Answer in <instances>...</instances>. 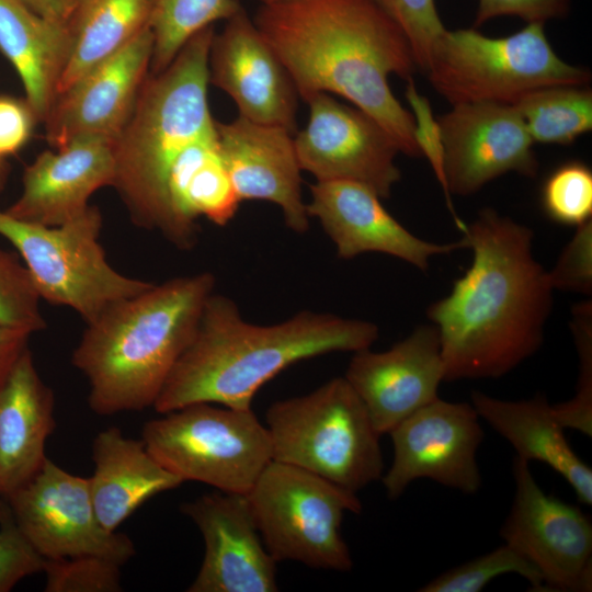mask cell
I'll use <instances>...</instances> for the list:
<instances>
[{
	"instance_id": "1",
	"label": "cell",
	"mask_w": 592,
	"mask_h": 592,
	"mask_svg": "<svg viewBox=\"0 0 592 592\" xmlns=\"http://www.w3.org/2000/svg\"><path fill=\"white\" fill-rule=\"evenodd\" d=\"M462 232L471 264L426 315L439 332L444 380L499 378L542 346L554 288L527 226L488 207Z\"/></svg>"
},
{
	"instance_id": "2",
	"label": "cell",
	"mask_w": 592,
	"mask_h": 592,
	"mask_svg": "<svg viewBox=\"0 0 592 592\" xmlns=\"http://www.w3.org/2000/svg\"><path fill=\"white\" fill-rule=\"evenodd\" d=\"M307 102L333 93L361 109L399 151L419 157L414 122L389 87V76L417 69L401 29L373 0H281L252 19Z\"/></svg>"
},
{
	"instance_id": "3",
	"label": "cell",
	"mask_w": 592,
	"mask_h": 592,
	"mask_svg": "<svg viewBox=\"0 0 592 592\" xmlns=\"http://www.w3.org/2000/svg\"><path fill=\"white\" fill-rule=\"evenodd\" d=\"M378 334L374 322L310 310L254 325L232 299L213 293L152 408L161 414L196 402L251 409L258 390L294 363L368 349Z\"/></svg>"
},
{
	"instance_id": "4",
	"label": "cell",
	"mask_w": 592,
	"mask_h": 592,
	"mask_svg": "<svg viewBox=\"0 0 592 592\" xmlns=\"http://www.w3.org/2000/svg\"><path fill=\"white\" fill-rule=\"evenodd\" d=\"M216 278L210 272L170 278L121 299L86 323L71 356L99 415L152 407L191 343Z\"/></svg>"
},
{
	"instance_id": "5",
	"label": "cell",
	"mask_w": 592,
	"mask_h": 592,
	"mask_svg": "<svg viewBox=\"0 0 592 592\" xmlns=\"http://www.w3.org/2000/svg\"><path fill=\"white\" fill-rule=\"evenodd\" d=\"M214 25L196 33L172 62L148 73L121 134L112 141L115 187L135 225L167 240L170 169L183 149L215 125L208 104V56Z\"/></svg>"
},
{
	"instance_id": "6",
	"label": "cell",
	"mask_w": 592,
	"mask_h": 592,
	"mask_svg": "<svg viewBox=\"0 0 592 592\" xmlns=\"http://www.w3.org/2000/svg\"><path fill=\"white\" fill-rule=\"evenodd\" d=\"M265 420L274 460L354 493L384 475L380 435L344 376L272 403Z\"/></svg>"
},
{
	"instance_id": "7",
	"label": "cell",
	"mask_w": 592,
	"mask_h": 592,
	"mask_svg": "<svg viewBox=\"0 0 592 592\" xmlns=\"http://www.w3.org/2000/svg\"><path fill=\"white\" fill-rule=\"evenodd\" d=\"M424 72L451 105L514 104L533 90L588 86L591 80L588 69L555 53L540 22L527 23L504 37H489L474 29L445 30Z\"/></svg>"
},
{
	"instance_id": "8",
	"label": "cell",
	"mask_w": 592,
	"mask_h": 592,
	"mask_svg": "<svg viewBox=\"0 0 592 592\" xmlns=\"http://www.w3.org/2000/svg\"><path fill=\"white\" fill-rule=\"evenodd\" d=\"M149 453L183 482L248 494L273 459L271 440L252 409L196 402L143 426Z\"/></svg>"
},
{
	"instance_id": "9",
	"label": "cell",
	"mask_w": 592,
	"mask_h": 592,
	"mask_svg": "<svg viewBox=\"0 0 592 592\" xmlns=\"http://www.w3.org/2000/svg\"><path fill=\"white\" fill-rule=\"evenodd\" d=\"M102 227V214L94 205L58 226L19 220L0 210V236L21 255L41 299L71 308L84 323L152 285L107 262L100 243Z\"/></svg>"
},
{
	"instance_id": "10",
	"label": "cell",
	"mask_w": 592,
	"mask_h": 592,
	"mask_svg": "<svg viewBox=\"0 0 592 592\" xmlns=\"http://www.w3.org/2000/svg\"><path fill=\"white\" fill-rule=\"evenodd\" d=\"M247 497L262 540L276 562L291 560L340 572L352 569L341 525L345 512L362 511L356 493L272 459Z\"/></svg>"
},
{
	"instance_id": "11",
	"label": "cell",
	"mask_w": 592,
	"mask_h": 592,
	"mask_svg": "<svg viewBox=\"0 0 592 592\" xmlns=\"http://www.w3.org/2000/svg\"><path fill=\"white\" fill-rule=\"evenodd\" d=\"M7 499L15 523L45 559L91 555L122 566L136 554L128 536L106 530L99 521L89 478L62 469L48 457Z\"/></svg>"
},
{
	"instance_id": "12",
	"label": "cell",
	"mask_w": 592,
	"mask_h": 592,
	"mask_svg": "<svg viewBox=\"0 0 592 592\" xmlns=\"http://www.w3.org/2000/svg\"><path fill=\"white\" fill-rule=\"evenodd\" d=\"M514 497L500 537L543 577V591H591L592 524L577 506L546 494L528 462L513 459Z\"/></svg>"
},
{
	"instance_id": "13",
	"label": "cell",
	"mask_w": 592,
	"mask_h": 592,
	"mask_svg": "<svg viewBox=\"0 0 592 592\" xmlns=\"http://www.w3.org/2000/svg\"><path fill=\"white\" fill-rule=\"evenodd\" d=\"M468 402L435 399L396 425L394 456L382 481L387 497H400L419 478L473 494L481 486L477 451L485 433Z\"/></svg>"
},
{
	"instance_id": "14",
	"label": "cell",
	"mask_w": 592,
	"mask_h": 592,
	"mask_svg": "<svg viewBox=\"0 0 592 592\" xmlns=\"http://www.w3.org/2000/svg\"><path fill=\"white\" fill-rule=\"evenodd\" d=\"M306 103L308 123L294 135L300 169L318 182H356L388 198L401 178L396 164L400 151L391 136L371 115L328 93Z\"/></svg>"
},
{
	"instance_id": "15",
	"label": "cell",
	"mask_w": 592,
	"mask_h": 592,
	"mask_svg": "<svg viewBox=\"0 0 592 592\" xmlns=\"http://www.w3.org/2000/svg\"><path fill=\"white\" fill-rule=\"evenodd\" d=\"M437 121L449 195L474 194L509 172L537 174L534 141L513 104H455Z\"/></svg>"
},
{
	"instance_id": "16",
	"label": "cell",
	"mask_w": 592,
	"mask_h": 592,
	"mask_svg": "<svg viewBox=\"0 0 592 592\" xmlns=\"http://www.w3.org/2000/svg\"><path fill=\"white\" fill-rule=\"evenodd\" d=\"M152 46L148 27L59 93L44 121L47 143L56 150L82 138L112 143L128 122L150 71Z\"/></svg>"
},
{
	"instance_id": "17",
	"label": "cell",
	"mask_w": 592,
	"mask_h": 592,
	"mask_svg": "<svg viewBox=\"0 0 592 592\" xmlns=\"http://www.w3.org/2000/svg\"><path fill=\"white\" fill-rule=\"evenodd\" d=\"M181 511L200 530L204 558L189 592H276V561L259 532L247 494L213 492Z\"/></svg>"
},
{
	"instance_id": "18",
	"label": "cell",
	"mask_w": 592,
	"mask_h": 592,
	"mask_svg": "<svg viewBox=\"0 0 592 592\" xmlns=\"http://www.w3.org/2000/svg\"><path fill=\"white\" fill-rule=\"evenodd\" d=\"M344 378L363 401L382 436L439 398L444 364L434 325L417 327L383 352H354Z\"/></svg>"
},
{
	"instance_id": "19",
	"label": "cell",
	"mask_w": 592,
	"mask_h": 592,
	"mask_svg": "<svg viewBox=\"0 0 592 592\" xmlns=\"http://www.w3.org/2000/svg\"><path fill=\"white\" fill-rule=\"evenodd\" d=\"M209 83L227 93L239 116L295 135L298 94L285 67L244 8L215 33L208 56Z\"/></svg>"
},
{
	"instance_id": "20",
	"label": "cell",
	"mask_w": 592,
	"mask_h": 592,
	"mask_svg": "<svg viewBox=\"0 0 592 592\" xmlns=\"http://www.w3.org/2000/svg\"><path fill=\"white\" fill-rule=\"evenodd\" d=\"M382 197L366 185L351 181H316L307 203L335 246L338 257L353 259L363 253H384L426 271L433 257L467 249L462 238L437 243L410 232L382 204Z\"/></svg>"
},
{
	"instance_id": "21",
	"label": "cell",
	"mask_w": 592,
	"mask_h": 592,
	"mask_svg": "<svg viewBox=\"0 0 592 592\" xmlns=\"http://www.w3.org/2000/svg\"><path fill=\"white\" fill-rule=\"evenodd\" d=\"M219 153L239 200L266 201L277 205L285 225L303 234L309 228L307 203L301 195V175L294 134L238 116L215 124Z\"/></svg>"
},
{
	"instance_id": "22",
	"label": "cell",
	"mask_w": 592,
	"mask_h": 592,
	"mask_svg": "<svg viewBox=\"0 0 592 592\" xmlns=\"http://www.w3.org/2000/svg\"><path fill=\"white\" fill-rule=\"evenodd\" d=\"M114 175L112 143L78 139L41 152L26 166L21 194L4 212L19 220L58 226L81 215L95 191L113 185Z\"/></svg>"
},
{
	"instance_id": "23",
	"label": "cell",
	"mask_w": 592,
	"mask_h": 592,
	"mask_svg": "<svg viewBox=\"0 0 592 592\" xmlns=\"http://www.w3.org/2000/svg\"><path fill=\"white\" fill-rule=\"evenodd\" d=\"M54 394L41 378L27 348L0 389V494L30 481L47 456L55 428Z\"/></svg>"
},
{
	"instance_id": "24",
	"label": "cell",
	"mask_w": 592,
	"mask_h": 592,
	"mask_svg": "<svg viewBox=\"0 0 592 592\" xmlns=\"http://www.w3.org/2000/svg\"><path fill=\"white\" fill-rule=\"evenodd\" d=\"M167 198L171 218L169 241L181 250L196 244L200 217L220 227L235 217L241 201L223 163L215 125L191 141L172 164Z\"/></svg>"
},
{
	"instance_id": "25",
	"label": "cell",
	"mask_w": 592,
	"mask_h": 592,
	"mask_svg": "<svg viewBox=\"0 0 592 592\" xmlns=\"http://www.w3.org/2000/svg\"><path fill=\"white\" fill-rule=\"evenodd\" d=\"M92 459L89 482L93 505L101 524L112 532L151 497L183 483L159 464L143 440L125 436L117 426L96 434Z\"/></svg>"
},
{
	"instance_id": "26",
	"label": "cell",
	"mask_w": 592,
	"mask_h": 592,
	"mask_svg": "<svg viewBox=\"0 0 592 592\" xmlns=\"http://www.w3.org/2000/svg\"><path fill=\"white\" fill-rule=\"evenodd\" d=\"M470 399L478 415L512 445L516 456L548 465L572 487L580 502L592 504V470L568 443L545 395L512 401L474 390Z\"/></svg>"
},
{
	"instance_id": "27",
	"label": "cell",
	"mask_w": 592,
	"mask_h": 592,
	"mask_svg": "<svg viewBox=\"0 0 592 592\" xmlns=\"http://www.w3.org/2000/svg\"><path fill=\"white\" fill-rule=\"evenodd\" d=\"M72 50L68 23L45 19L20 0H0V52L15 69L38 122L46 119Z\"/></svg>"
},
{
	"instance_id": "28",
	"label": "cell",
	"mask_w": 592,
	"mask_h": 592,
	"mask_svg": "<svg viewBox=\"0 0 592 592\" xmlns=\"http://www.w3.org/2000/svg\"><path fill=\"white\" fill-rule=\"evenodd\" d=\"M152 0H81L68 24L72 50L59 93L150 27Z\"/></svg>"
},
{
	"instance_id": "29",
	"label": "cell",
	"mask_w": 592,
	"mask_h": 592,
	"mask_svg": "<svg viewBox=\"0 0 592 592\" xmlns=\"http://www.w3.org/2000/svg\"><path fill=\"white\" fill-rule=\"evenodd\" d=\"M513 105L533 141L569 145L592 129V90L588 86L540 88Z\"/></svg>"
},
{
	"instance_id": "30",
	"label": "cell",
	"mask_w": 592,
	"mask_h": 592,
	"mask_svg": "<svg viewBox=\"0 0 592 592\" xmlns=\"http://www.w3.org/2000/svg\"><path fill=\"white\" fill-rule=\"evenodd\" d=\"M242 8L239 0H152L149 72L166 69L196 33L216 21H227Z\"/></svg>"
},
{
	"instance_id": "31",
	"label": "cell",
	"mask_w": 592,
	"mask_h": 592,
	"mask_svg": "<svg viewBox=\"0 0 592 592\" xmlns=\"http://www.w3.org/2000/svg\"><path fill=\"white\" fill-rule=\"evenodd\" d=\"M504 573L520 574L534 591H543V577L537 568L506 544L439 574L419 591L478 592Z\"/></svg>"
},
{
	"instance_id": "32",
	"label": "cell",
	"mask_w": 592,
	"mask_h": 592,
	"mask_svg": "<svg viewBox=\"0 0 592 592\" xmlns=\"http://www.w3.org/2000/svg\"><path fill=\"white\" fill-rule=\"evenodd\" d=\"M542 207L554 221L579 226L592 217V171L582 161L571 160L555 169L545 180Z\"/></svg>"
},
{
	"instance_id": "33",
	"label": "cell",
	"mask_w": 592,
	"mask_h": 592,
	"mask_svg": "<svg viewBox=\"0 0 592 592\" xmlns=\"http://www.w3.org/2000/svg\"><path fill=\"white\" fill-rule=\"evenodd\" d=\"M571 332L579 357V376L574 396L553 405L563 429L592 436V304L589 300L572 307Z\"/></svg>"
},
{
	"instance_id": "34",
	"label": "cell",
	"mask_w": 592,
	"mask_h": 592,
	"mask_svg": "<svg viewBox=\"0 0 592 592\" xmlns=\"http://www.w3.org/2000/svg\"><path fill=\"white\" fill-rule=\"evenodd\" d=\"M38 296L24 264L0 248V325L30 333L46 328Z\"/></svg>"
},
{
	"instance_id": "35",
	"label": "cell",
	"mask_w": 592,
	"mask_h": 592,
	"mask_svg": "<svg viewBox=\"0 0 592 592\" xmlns=\"http://www.w3.org/2000/svg\"><path fill=\"white\" fill-rule=\"evenodd\" d=\"M46 592L122 591L121 565L99 556L46 559Z\"/></svg>"
},
{
	"instance_id": "36",
	"label": "cell",
	"mask_w": 592,
	"mask_h": 592,
	"mask_svg": "<svg viewBox=\"0 0 592 592\" xmlns=\"http://www.w3.org/2000/svg\"><path fill=\"white\" fill-rule=\"evenodd\" d=\"M403 32L417 68L423 72L432 49L446 30L435 0H373Z\"/></svg>"
},
{
	"instance_id": "37",
	"label": "cell",
	"mask_w": 592,
	"mask_h": 592,
	"mask_svg": "<svg viewBox=\"0 0 592 592\" xmlns=\"http://www.w3.org/2000/svg\"><path fill=\"white\" fill-rule=\"evenodd\" d=\"M406 99L414 122V139L420 155L425 157L433 173L442 187L446 205L456 227L463 231L464 223L455 212L452 197L448 194L444 171V144L437 118L434 116L430 101L419 93L412 78L407 80Z\"/></svg>"
},
{
	"instance_id": "38",
	"label": "cell",
	"mask_w": 592,
	"mask_h": 592,
	"mask_svg": "<svg viewBox=\"0 0 592 592\" xmlns=\"http://www.w3.org/2000/svg\"><path fill=\"white\" fill-rule=\"evenodd\" d=\"M551 287L558 291L592 293V219L577 226L557 262L547 271Z\"/></svg>"
},
{
	"instance_id": "39",
	"label": "cell",
	"mask_w": 592,
	"mask_h": 592,
	"mask_svg": "<svg viewBox=\"0 0 592 592\" xmlns=\"http://www.w3.org/2000/svg\"><path fill=\"white\" fill-rule=\"evenodd\" d=\"M0 592L12 590L21 580L43 572L45 558L33 547L14 519L1 513Z\"/></svg>"
},
{
	"instance_id": "40",
	"label": "cell",
	"mask_w": 592,
	"mask_h": 592,
	"mask_svg": "<svg viewBox=\"0 0 592 592\" xmlns=\"http://www.w3.org/2000/svg\"><path fill=\"white\" fill-rule=\"evenodd\" d=\"M570 0H478L475 26L498 16H517L527 23L565 18Z\"/></svg>"
},
{
	"instance_id": "41",
	"label": "cell",
	"mask_w": 592,
	"mask_h": 592,
	"mask_svg": "<svg viewBox=\"0 0 592 592\" xmlns=\"http://www.w3.org/2000/svg\"><path fill=\"white\" fill-rule=\"evenodd\" d=\"M37 123L25 98L0 94V159L16 155L31 139Z\"/></svg>"
},
{
	"instance_id": "42",
	"label": "cell",
	"mask_w": 592,
	"mask_h": 592,
	"mask_svg": "<svg viewBox=\"0 0 592 592\" xmlns=\"http://www.w3.org/2000/svg\"><path fill=\"white\" fill-rule=\"evenodd\" d=\"M32 333L0 325V389L9 378L19 358L29 348Z\"/></svg>"
},
{
	"instance_id": "43",
	"label": "cell",
	"mask_w": 592,
	"mask_h": 592,
	"mask_svg": "<svg viewBox=\"0 0 592 592\" xmlns=\"http://www.w3.org/2000/svg\"><path fill=\"white\" fill-rule=\"evenodd\" d=\"M36 14L56 22L68 23L81 0H20Z\"/></svg>"
},
{
	"instance_id": "44",
	"label": "cell",
	"mask_w": 592,
	"mask_h": 592,
	"mask_svg": "<svg viewBox=\"0 0 592 592\" xmlns=\"http://www.w3.org/2000/svg\"><path fill=\"white\" fill-rule=\"evenodd\" d=\"M10 172V167L7 160L0 159V192L4 190Z\"/></svg>"
},
{
	"instance_id": "45",
	"label": "cell",
	"mask_w": 592,
	"mask_h": 592,
	"mask_svg": "<svg viewBox=\"0 0 592 592\" xmlns=\"http://www.w3.org/2000/svg\"><path fill=\"white\" fill-rule=\"evenodd\" d=\"M261 2V4H267V3H273V2H277V1H281V0H259Z\"/></svg>"
}]
</instances>
